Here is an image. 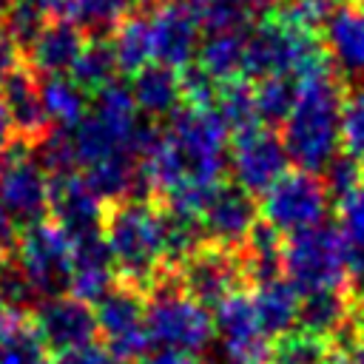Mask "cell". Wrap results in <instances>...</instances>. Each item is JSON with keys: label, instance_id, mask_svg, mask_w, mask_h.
<instances>
[{"label": "cell", "instance_id": "6da1fadb", "mask_svg": "<svg viewBox=\"0 0 364 364\" xmlns=\"http://www.w3.org/2000/svg\"><path fill=\"white\" fill-rule=\"evenodd\" d=\"M296 105L282 125V145L296 171L321 173L341 151V105L347 82L336 74L330 57L304 68Z\"/></svg>", "mask_w": 364, "mask_h": 364}, {"label": "cell", "instance_id": "7a4b0ae2", "mask_svg": "<svg viewBox=\"0 0 364 364\" xmlns=\"http://www.w3.org/2000/svg\"><path fill=\"white\" fill-rule=\"evenodd\" d=\"M102 239L114 259V282L148 293L162 262V210L154 199H122L102 210Z\"/></svg>", "mask_w": 364, "mask_h": 364}, {"label": "cell", "instance_id": "3957f363", "mask_svg": "<svg viewBox=\"0 0 364 364\" xmlns=\"http://www.w3.org/2000/svg\"><path fill=\"white\" fill-rule=\"evenodd\" d=\"M350 262H353V242L341 233L338 222L324 219L316 228L284 236L282 276L293 284L299 296L327 287L355 284L350 279Z\"/></svg>", "mask_w": 364, "mask_h": 364}, {"label": "cell", "instance_id": "277c9868", "mask_svg": "<svg viewBox=\"0 0 364 364\" xmlns=\"http://www.w3.org/2000/svg\"><path fill=\"white\" fill-rule=\"evenodd\" d=\"M145 330L151 344L191 355L216 336L210 313L182 293L176 267H162L145 293Z\"/></svg>", "mask_w": 364, "mask_h": 364}, {"label": "cell", "instance_id": "5b68a950", "mask_svg": "<svg viewBox=\"0 0 364 364\" xmlns=\"http://www.w3.org/2000/svg\"><path fill=\"white\" fill-rule=\"evenodd\" d=\"M165 139L171 142L185 182H222L228 173V128L216 111L179 108L165 125Z\"/></svg>", "mask_w": 364, "mask_h": 364}, {"label": "cell", "instance_id": "8992f818", "mask_svg": "<svg viewBox=\"0 0 364 364\" xmlns=\"http://www.w3.org/2000/svg\"><path fill=\"white\" fill-rule=\"evenodd\" d=\"M11 262L34 290V296L54 299L68 293L71 284V239L51 219H40L34 225L20 228L17 245L11 250Z\"/></svg>", "mask_w": 364, "mask_h": 364}, {"label": "cell", "instance_id": "52a82bcc", "mask_svg": "<svg viewBox=\"0 0 364 364\" xmlns=\"http://www.w3.org/2000/svg\"><path fill=\"white\" fill-rule=\"evenodd\" d=\"M97 318V344L111 364H136L151 353V336L145 330V293L114 282L100 301L91 304Z\"/></svg>", "mask_w": 364, "mask_h": 364}, {"label": "cell", "instance_id": "ba28073f", "mask_svg": "<svg viewBox=\"0 0 364 364\" xmlns=\"http://www.w3.org/2000/svg\"><path fill=\"white\" fill-rule=\"evenodd\" d=\"M176 279L182 293L213 313L228 296L239 290H250L242 264V247H225L216 242H202L185 262L176 267Z\"/></svg>", "mask_w": 364, "mask_h": 364}, {"label": "cell", "instance_id": "9c48e42d", "mask_svg": "<svg viewBox=\"0 0 364 364\" xmlns=\"http://www.w3.org/2000/svg\"><path fill=\"white\" fill-rule=\"evenodd\" d=\"M330 193L318 173L287 171L279 176L259 202V216L282 236L316 228L327 219Z\"/></svg>", "mask_w": 364, "mask_h": 364}, {"label": "cell", "instance_id": "30bf717a", "mask_svg": "<svg viewBox=\"0 0 364 364\" xmlns=\"http://www.w3.org/2000/svg\"><path fill=\"white\" fill-rule=\"evenodd\" d=\"M0 205L20 228L48 216V173L17 139L0 154Z\"/></svg>", "mask_w": 364, "mask_h": 364}, {"label": "cell", "instance_id": "8fae6325", "mask_svg": "<svg viewBox=\"0 0 364 364\" xmlns=\"http://www.w3.org/2000/svg\"><path fill=\"white\" fill-rule=\"evenodd\" d=\"M287 165L290 159L282 145V136L264 125L230 139L228 148L230 182L245 188L250 196H262L279 176L287 173Z\"/></svg>", "mask_w": 364, "mask_h": 364}, {"label": "cell", "instance_id": "7c38bea8", "mask_svg": "<svg viewBox=\"0 0 364 364\" xmlns=\"http://www.w3.org/2000/svg\"><path fill=\"white\" fill-rule=\"evenodd\" d=\"M31 316H34V324L43 336L48 355H60V353H68V350L97 341L94 307L88 301L74 299L71 293L37 301Z\"/></svg>", "mask_w": 364, "mask_h": 364}, {"label": "cell", "instance_id": "4fadbf2b", "mask_svg": "<svg viewBox=\"0 0 364 364\" xmlns=\"http://www.w3.org/2000/svg\"><path fill=\"white\" fill-rule=\"evenodd\" d=\"M151 40H154V63L185 68L196 60L202 43V26L188 0H168L156 11L148 14Z\"/></svg>", "mask_w": 364, "mask_h": 364}, {"label": "cell", "instance_id": "5bb4252c", "mask_svg": "<svg viewBox=\"0 0 364 364\" xmlns=\"http://www.w3.org/2000/svg\"><path fill=\"white\" fill-rule=\"evenodd\" d=\"M213 316H216L213 330L222 336L233 364H264L267 361L270 341L259 330L250 290H239V293L228 296L213 310Z\"/></svg>", "mask_w": 364, "mask_h": 364}, {"label": "cell", "instance_id": "9a60e30c", "mask_svg": "<svg viewBox=\"0 0 364 364\" xmlns=\"http://www.w3.org/2000/svg\"><path fill=\"white\" fill-rule=\"evenodd\" d=\"M256 222H259L256 196H250L245 188H239L230 179H225L216 188V193L210 196V202L202 213L205 236L225 247H242Z\"/></svg>", "mask_w": 364, "mask_h": 364}, {"label": "cell", "instance_id": "2e32d148", "mask_svg": "<svg viewBox=\"0 0 364 364\" xmlns=\"http://www.w3.org/2000/svg\"><path fill=\"white\" fill-rule=\"evenodd\" d=\"M0 100H3V108L9 114L17 142L37 145L51 131L48 114L43 108V97H40V80L31 74V68L26 63H20L14 71H9L3 77Z\"/></svg>", "mask_w": 364, "mask_h": 364}, {"label": "cell", "instance_id": "e0dca14e", "mask_svg": "<svg viewBox=\"0 0 364 364\" xmlns=\"http://www.w3.org/2000/svg\"><path fill=\"white\" fill-rule=\"evenodd\" d=\"M105 205L88 191L82 173L48 176V216L68 233V239H80L102 230Z\"/></svg>", "mask_w": 364, "mask_h": 364}, {"label": "cell", "instance_id": "ac0fdd59", "mask_svg": "<svg viewBox=\"0 0 364 364\" xmlns=\"http://www.w3.org/2000/svg\"><path fill=\"white\" fill-rule=\"evenodd\" d=\"M321 40L336 74L347 82V88L364 82V6L355 0L336 6Z\"/></svg>", "mask_w": 364, "mask_h": 364}, {"label": "cell", "instance_id": "d6986e66", "mask_svg": "<svg viewBox=\"0 0 364 364\" xmlns=\"http://www.w3.org/2000/svg\"><path fill=\"white\" fill-rule=\"evenodd\" d=\"M85 43L88 37L71 20H51L23 54V63L31 68L34 77H63L71 74Z\"/></svg>", "mask_w": 364, "mask_h": 364}, {"label": "cell", "instance_id": "ffe728a7", "mask_svg": "<svg viewBox=\"0 0 364 364\" xmlns=\"http://www.w3.org/2000/svg\"><path fill=\"white\" fill-rule=\"evenodd\" d=\"M355 293H358L355 284H341V287H327V290L299 296V313H296L299 330L336 341L350 324Z\"/></svg>", "mask_w": 364, "mask_h": 364}, {"label": "cell", "instance_id": "44dd1931", "mask_svg": "<svg viewBox=\"0 0 364 364\" xmlns=\"http://www.w3.org/2000/svg\"><path fill=\"white\" fill-rule=\"evenodd\" d=\"M131 97L136 111L145 114V119H171L182 108L179 71L162 63H148L139 74L131 77Z\"/></svg>", "mask_w": 364, "mask_h": 364}, {"label": "cell", "instance_id": "7402d4cb", "mask_svg": "<svg viewBox=\"0 0 364 364\" xmlns=\"http://www.w3.org/2000/svg\"><path fill=\"white\" fill-rule=\"evenodd\" d=\"M250 296H253L259 330L264 333L267 341H273L276 336L290 330V324L296 321V313H299V293L293 290V284L284 276L253 287Z\"/></svg>", "mask_w": 364, "mask_h": 364}, {"label": "cell", "instance_id": "603a6c76", "mask_svg": "<svg viewBox=\"0 0 364 364\" xmlns=\"http://www.w3.org/2000/svg\"><path fill=\"white\" fill-rule=\"evenodd\" d=\"M40 80V97H43V108L48 114V122L71 131L80 125V119L88 114L91 108V97L68 77H37Z\"/></svg>", "mask_w": 364, "mask_h": 364}, {"label": "cell", "instance_id": "cb8c5ba5", "mask_svg": "<svg viewBox=\"0 0 364 364\" xmlns=\"http://www.w3.org/2000/svg\"><path fill=\"white\" fill-rule=\"evenodd\" d=\"M142 9V0H74L71 23L88 40H111L114 31Z\"/></svg>", "mask_w": 364, "mask_h": 364}, {"label": "cell", "instance_id": "d4e9b609", "mask_svg": "<svg viewBox=\"0 0 364 364\" xmlns=\"http://www.w3.org/2000/svg\"><path fill=\"white\" fill-rule=\"evenodd\" d=\"M117 71L125 77L139 74L148 63H154V40H151V20L148 14H131L111 37Z\"/></svg>", "mask_w": 364, "mask_h": 364}, {"label": "cell", "instance_id": "484cf974", "mask_svg": "<svg viewBox=\"0 0 364 364\" xmlns=\"http://www.w3.org/2000/svg\"><path fill=\"white\" fill-rule=\"evenodd\" d=\"M245 37L247 34H208L199 43L196 65L219 85L239 80L245 63Z\"/></svg>", "mask_w": 364, "mask_h": 364}, {"label": "cell", "instance_id": "4316f807", "mask_svg": "<svg viewBox=\"0 0 364 364\" xmlns=\"http://www.w3.org/2000/svg\"><path fill=\"white\" fill-rule=\"evenodd\" d=\"M202 34H247L259 23V9L250 0H196L191 3Z\"/></svg>", "mask_w": 364, "mask_h": 364}, {"label": "cell", "instance_id": "83f0119b", "mask_svg": "<svg viewBox=\"0 0 364 364\" xmlns=\"http://www.w3.org/2000/svg\"><path fill=\"white\" fill-rule=\"evenodd\" d=\"M336 350L338 344L333 338H321L296 327L270 341L264 364H327Z\"/></svg>", "mask_w": 364, "mask_h": 364}, {"label": "cell", "instance_id": "f1b7e54d", "mask_svg": "<svg viewBox=\"0 0 364 364\" xmlns=\"http://www.w3.org/2000/svg\"><path fill=\"white\" fill-rule=\"evenodd\" d=\"M213 111H216V117L222 119V125L228 128L230 136H239V134L253 131V128L262 125V122H259V114H256L253 85H250L245 77L219 85Z\"/></svg>", "mask_w": 364, "mask_h": 364}, {"label": "cell", "instance_id": "f546056e", "mask_svg": "<svg viewBox=\"0 0 364 364\" xmlns=\"http://www.w3.org/2000/svg\"><path fill=\"white\" fill-rule=\"evenodd\" d=\"M299 97V80L296 77H267L253 85V100H256V114L259 122L270 131L282 128L296 105Z\"/></svg>", "mask_w": 364, "mask_h": 364}, {"label": "cell", "instance_id": "4dcf8cb0", "mask_svg": "<svg viewBox=\"0 0 364 364\" xmlns=\"http://www.w3.org/2000/svg\"><path fill=\"white\" fill-rule=\"evenodd\" d=\"M68 77L88 97H94L97 91H102L105 85H111L117 80V60H114L111 40H88Z\"/></svg>", "mask_w": 364, "mask_h": 364}, {"label": "cell", "instance_id": "1f68e13d", "mask_svg": "<svg viewBox=\"0 0 364 364\" xmlns=\"http://www.w3.org/2000/svg\"><path fill=\"white\" fill-rule=\"evenodd\" d=\"M0 23L9 31V37L14 40V46L20 48V57H23L31 48V43L40 37V31L51 23V17H48L43 0H9Z\"/></svg>", "mask_w": 364, "mask_h": 364}, {"label": "cell", "instance_id": "d6a6232c", "mask_svg": "<svg viewBox=\"0 0 364 364\" xmlns=\"http://www.w3.org/2000/svg\"><path fill=\"white\" fill-rule=\"evenodd\" d=\"M341 151L364 159V82H355L344 94L341 105Z\"/></svg>", "mask_w": 364, "mask_h": 364}, {"label": "cell", "instance_id": "836d02e7", "mask_svg": "<svg viewBox=\"0 0 364 364\" xmlns=\"http://www.w3.org/2000/svg\"><path fill=\"white\" fill-rule=\"evenodd\" d=\"M321 173H324L321 182H324V188H327V193H330L333 202L344 199L347 193H353V191H358V188L364 185L361 159H355V156H350V154H344V151H338V154L327 162V168H324Z\"/></svg>", "mask_w": 364, "mask_h": 364}, {"label": "cell", "instance_id": "e575fe53", "mask_svg": "<svg viewBox=\"0 0 364 364\" xmlns=\"http://www.w3.org/2000/svg\"><path fill=\"white\" fill-rule=\"evenodd\" d=\"M179 91H182V108L213 111L216 94H219V82H213V80L196 65V60H193L191 65L179 68Z\"/></svg>", "mask_w": 364, "mask_h": 364}, {"label": "cell", "instance_id": "d590c367", "mask_svg": "<svg viewBox=\"0 0 364 364\" xmlns=\"http://www.w3.org/2000/svg\"><path fill=\"white\" fill-rule=\"evenodd\" d=\"M336 213H338V228L341 233L364 250V185L353 193H347L344 199L336 202Z\"/></svg>", "mask_w": 364, "mask_h": 364}, {"label": "cell", "instance_id": "8d00e7d4", "mask_svg": "<svg viewBox=\"0 0 364 364\" xmlns=\"http://www.w3.org/2000/svg\"><path fill=\"white\" fill-rule=\"evenodd\" d=\"M338 347L350 350V347H364V290L355 293V301H353V313H350V324L347 330L336 338Z\"/></svg>", "mask_w": 364, "mask_h": 364}, {"label": "cell", "instance_id": "74e56055", "mask_svg": "<svg viewBox=\"0 0 364 364\" xmlns=\"http://www.w3.org/2000/svg\"><path fill=\"white\" fill-rule=\"evenodd\" d=\"M51 364H111V361H108L105 350L94 341V344H85V347H77V350L51 355Z\"/></svg>", "mask_w": 364, "mask_h": 364}, {"label": "cell", "instance_id": "f35d334b", "mask_svg": "<svg viewBox=\"0 0 364 364\" xmlns=\"http://www.w3.org/2000/svg\"><path fill=\"white\" fill-rule=\"evenodd\" d=\"M20 63H23L20 48L14 46V40L9 37V31H6L3 23H0V82H3V77H6L9 71H14Z\"/></svg>", "mask_w": 364, "mask_h": 364}, {"label": "cell", "instance_id": "ab89813d", "mask_svg": "<svg viewBox=\"0 0 364 364\" xmlns=\"http://www.w3.org/2000/svg\"><path fill=\"white\" fill-rule=\"evenodd\" d=\"M17 236H20V225L9 216V210L0 205V253L3 256H11L14 245H17Z\"/></svg>", "mask_w": 364, "mask_h": 364}, {"label": "cell", "instance_id": "60d3db41", "mask_svg": "<svg viewBox=\"0 0 364 364\" xmlns=\"http://www.w3.org/2000/svg\"><path fill=\"white\" fill-rule=\"evenodd\" d=\"M136 364H196V358L191 353H182V350H151L145 358H139Z\"/></svg>", "mask_w": 364, "mask_h": 364}, {"label": "cell", "instance_id": "b9f144b4", "mask_svg": "<svg viewBox=\"0 0 364 364\" xmlns=\"http://www.w3.org/2000/svg\"><path fill=\"white\" fill-rule=\"evenodd\" d=\"M20 313H23V310L9 307V304L3 301V296H0V350H3V344L9 341V336H11V330H14L17 318H20Z\"/></svg>", "mask_w": 364, "mask_h": 364}, {"label": "cell", "instance_id": "7bdbcfd3", "mask_svg": "<svg viewBox=\"0 0 364 364\" xmlns=\"http://www.w3.org/2000/svg\"><path fill=\"white\" fill-rule=\"evenodd\" d=\"M14 142V131H11V122H9V114L3 108V100H0V154Z\"/></svg>", "mask_w": 364, "mask_h": 364}, {"label": "cell", "instance_id": "ee69618b", "mask_svg": "<svg viewBox=\"0 0 364 364\" xmlns=\"http://www.w3.org/2000/svg\"><path fill=\"white\" fill-rule=\"evenodd\" d=\"M327 364H353V355L344 350V347H338L336 353H333V358L327 361Z\"/></svg>", "mask_w": 364, "mask_h": 364}, {"label": "cell", "instance_id": "f6af8a7d", "mask_svg": "<svg viewBox=\"0 0 364 364\" xmlns=\"http://www.w3.org/2000/svg\"><path fill=\"white\" fill-rule=\"evenodd\" d=\"M250 3H253V6L259 9V14L264 17V14H267V11L273 9V3H276V0H250Z\"/></svg>", "mask_w": 364, "mask_h": 364}, {"label": "cell", "instance_id": "bcb514c9", "mask_svg": "<svg viewBox=\"0 0 364 364\" xmlns=\"http://www.w3.org/2000/svg\"><path fill=\"white\" fill-rule=\"evenodd\" d=\"M347 353L353 355V364H364V347H350Z\"/></svg>", "mask_w": 364, "mask_h": 364}, {"label": "cell", "instance_id": "7dc6e473", "mask_svg": "<svg viewBox=\"0 0 364 364\" xmlns=\"http://www.w3.org/2000/svg\"><path fill=\"white\" fill-rule=\"evenodd\" d=\"M6 6H9V0H0V17H3V11H6Z\"/></svg>", "mask_w": 364, "mask_h": 364}, {"label": "cell", "instance_id": "c3c4849f", "mask_svg": "<svg viewBox=\"0 0 364 364\" xmlns=\"http://www.w3.org/2000/svg\"><path fill=\"white\" fill-rule=\"evenodd\" d=\"M333 6H341V3H350V0H330Z\"/></svg>", "mask_w": 364, "mask_h": 364}, {"label": "cell", "instance_id": "681fc988", "mask_svg": "<svg viewBox=\"0 0 364 364\" xmlns=\"http://www.w3.org/2000/svg\"><path fill=\"white\" fill-rule=\"evenodd\" d=\"M196 364H210V361H205V358H196Z\"/></svg>", "mask_w": 364, "mask_h": 364}, {"label": "cell", "instance_id": "f907efd6", "mask_svg": "<svg viewBox=\"0 0 364 364\" xmlns=\"http://www.w3.org/2000/svg\"><path fill=\"white\" fill-rule=\"evenodd\" d=\"M3 262H6V256H3V253H0V264H3Z\"/></svg>", "mask_w": 364, "mask_h": 364}, {"label": "cell", "instance_id": "816d5d0a", "mask_svg": "<svg viewBox=\"0 0 364 364\" xmlns=\"http://www.w3.org/2000/svg\"><path fill=\"white\" fill-rule=\"evenodd\" d=\"M361 176H364V159H361Z\"/></svg>", "mask_w": 364, "mask_h": 364}, {"label": "cell", "instance_id": "f5cc1de1", "mask_svg": "<svg viewBox=\"0 0 364 364\" xmlns=\"http://www.w3.org/2000/svg\"><path fill=\"white\" fill-rule=\"evenodd\" d=\"M355 3H358V6H364V0H355Z\"/></svg>", "mask_w": 364, "mask_h": 364}, {"label": "cell", "instance_id": "db71d44e", "mask_svg": "<svg viewBox=\"0 0 364 364\" xmlns=\"http://www.w3.org/2000/svg\"><path fill=\"white\" fill-rule=\"evenodd\" d=\"M188 3H196V0H188Z\"/></svg>", "mask_w": 364, "mask_h": 364}, {"label": "cell", "instance_id": "11a10c76", "mask_svg": "<svg viewBox=\"0 0 364 364\" xmlns=\"http://www.w3.org/2000/svg\"><path fill=\"white\" fill-rule=\"evenodd\" d=\"M0 364H3V361H0Z\"/></svg>", "mask_w": 364, "mask_h": 364}]
</instances>
